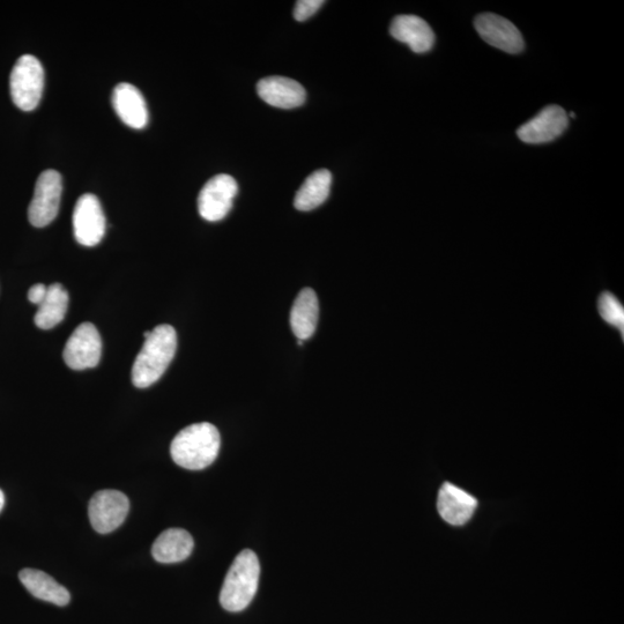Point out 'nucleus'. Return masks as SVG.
Listing matches in <instances>:
<instances>
[{"label": "nucleus", "mask_w": 624, "mask_h": 624, "mask_svg": "<svg viewBox=\"0 0 624 624\" xmlns=\"http://www.w3.org/2000/svg\"><path fill=\"white\" fill-rule=\"evenodd\" d=\"M319 317V303L315 291L303 289L293 304L291 326L297 340H307L314 336Z\"/></svg>", "instance_id": "nucleus-17"}, {"label": "nucleus", "mask_w": 624, "mask_h": 624, "mask_svg": "<svg viewBox=\"0 0 624 624\" xmlns=\"http://www.w3.org/2000/svg\"><path fill=\"white\" fill-rule=\"evenodd\" d=\"M221 447L219 430L211 423H195L181 430L170 445L174 462L191 471L204 470L218 458Z\"/></svg>", "instance_id": "nucleus-2"}, {"label": "nucleus", "mask_w": 624, "mask_h": 624, "mask_svg": "<svg viewBox=\"0 0 624 624\" xmlns=\"http://www.w3.org/2000/svg\"><path fill=\"white\" fill-rule=\"evenodd\" d=\"M237 192H239V187L234 177L221 174L211 178L199 193L200 217L210 222L225 219L232 210Z\"/></svg>", "instance_id": "nucleus-7"}, {"label": "nucleus", "mask_w": 624, "mask_h": 624, "mask_svg": "<svg viewBox=\"0 0 624 624\" xmlns=\"http://www.w3.org/2000/svg\"><path fill=\"white\" fill-rule=\"evenodd\" d=\"M130 502L122 492L104 489L94 494L89 502L88 515L93 529L107 534L118 529L128 516Z\"/></svg>", "instance_id": "nucleus-6"}, {"label": "nucleus", "mask_w": 624, "mask_h": 624, "mask_svg": "<svg viewBox=\"0 0 624 624\" xmlns=\"http://www.w3.org/2000/svg\"><path fill=\"white\" fill-rule=\"evenodd\" d=\"M192 536L182 529L162 532L152 547L154 559L160 563H177L187 560L193 551Z\"/></svg>", "instance_id": "nucleus-18"}, {"label": "nucleus", "mask_w": 624, "mask_h": 624, "mask_svg": "<svg viewBox=\"0 0 624 624\" xmlns=\"http://www.w3.org/2000/svg\"><path fill=\"white\" fill-rule=\"evenodd\" d=\"M47 291L48 287L44 286L43 284H37L29 289L28 300L34 304H37V306H40L43 300L46 299Z\"/></svg>", "instance_id": "nucleus-23"}, {"label": "nucleus", "mask_w": 624, "mask_h": 624, "mask_svg": "<svg viewBox=\"0 0 624 624\" xmlns=\"http://www.w3.org/2000/svg\"><path fill=\"white\" fill-rule=\"evenodd\" d=\"M257 93L267 104L280 109L301 107L307 99L306 89L297 81L285 77H269L260 80Z\"/></svg>", "instance_id": "nucleus-13"}, {"label": "nucleus", "mask_w": 624, "mask_h": 624, "mask_svg": "<svg viewBox=\"0 0 624 624\" xmlns=\"http://www.w3.org/2000/svg\"><path fill=\"white\" fill-rule=\"evenodd\" d=\"M481 39L508 54H519L525 47L522 34L511 21L494 13L480 14L474 21Z\"/></svg>", "instance_id": "nucleus-10"}, {"label": "nucleus", "mask_w": 624, "mask_h": 624, "mask_svg": "<svg viewBox=\"0 0 624 624\" xmlns=\"http://www.w3.org/2000/svg\"><path fill=\"white\" fill-rule=\"evenodd\" d=\"M597 308L601 319L614 329L624 332V308L621 301L613 293L604 292L598 297Z\"/></svg>", "instance_id": "nucleus-21"}, {"label": "nucleus", "mask_w": 624, "mask_h": 624, "mask_svg": "<svg viewBox=\"0 0 624 624\" xmlns=\"http://www.w3.org/2000/svg\"><path fill=\"white\" fill-rule=\"evenodd\" d=\"M19 578L21 584L37 599L57 606H66L70 603L71 596L68 589H65L46 572L24 569L20 571Z\"/></svg>", "instance_id": "nucleus-16"}, {"label": "nucleus", "mask_w": 624, "mask_h": 624, "mask_svg": "<svg viewBox=\"0 0 624 624\" xmlns=\"http://www.w3.org/2000/svg\"><path fill=\"white\" fill-rule=\"evenodd\" d=\"M69 308V294L61 284L48 287L46 299L39 306L34 321L37 328L50 330L63 322Z\"/></svg>", "instance_id": "nucleus-20"}, {"label": "nucleus", "mask_w": 624, "mask_h": 624, "mask_svg": "<svg viewBox=\"0 0 624 624\" xmlns=\"http://www.w3.org/2000/svg\"><path fill=\"white\" fill-rule=\"evenodd\" d=\"M478 501L464 489L445 482L437 499L438 514L444 522L453 526H463L470 522Z\"/></svg>", "instance_id": "nucleus-12"}, {"label": "nucleus", "mask_w": 624, "mask_h": 624, "mask_svg": "<svg viewBox=\"0 0 624 624\" xmlns=\"http://www.w3.org/2000/svg\"><path fill=\"white\" fill-rule=\"evenodd\" d=\"M145 339L132 368V383L138 389L150 388L160 380L177 349V334L170 325L158 326Z\"/></svg>", "instance_id": "nucleus-1"}, {"label": "nucleus", "mask_w": 624, "mask_h": 624, "mask_svg": "<svg viewBox=\"0 0 624 624\" xmlns=\"http://www.w3.org/2000/svg\"><path fill=\"white\" fill-rule=\"evenodd\" d=\"M101 355V336L91 323L78 326L66 343L63 353L66 366L73 370H86L98 366Z\"/></svg>", "instance_id": "nucleus-8"}, {"label": "nucleus", "mask_w": 624, "mask_h": 624, "mask_svg": "<svg viewBox=\"0 0 624 624\" xmlns=\"http://www.w3.org/2000/svg\"><path fill=\"white\" fill-rule=\"evenodd\" d=\"M324 4L323 0H300L296 3L294 18L297 21H306L314 16Z\"/></svg>", "instance_id": "nucleus-22"}, {"label": "nucleus", "mask_w": 624, "mask_h": 624, "mask_svg": "<svg viewBox=\"0 0 624 624\" xmlns=\"http://www.w3.org/2000/svg\"><path fill=\"white\" fill-rule=\"evenodd\" d=\"M260 563L257 555L245 549L236 556L220 592V604L228 612H242L254 600L259 584Z\"/></svg>", "instance_id": "nucleus-3"}, {"label": "nucleus", "mask_w": 624, "mask_h": 624, "mask_svg": "<svg viewBox=\"0 0 624 624\" xmlns=\"http://www.w3.org/2000/svg\"><path fill=\"white\" fill-rule=\"evenodd\" d=\"M4 505H5V496H4V493L2 492V489H0V512H2Z\"/></svg>", "instance_id": "nucleus-24"}, {"label": "nucleus", "mask_w": 624, "mask_h": 624, "mask_svg": "<svg viewBox=\"0 0 624 624\" xmlns=\"http://www.w3.org/2000/svg\"><path fill=\"white\" fill-rule=\"evenodd\" d=\"M44 88L43 66L33 55L21 56L13 66L10 77L14 104L24 111H32L42 98Z\"/></svg>", "instance_id": "nucleus-4"}, {"label": "nucleus", "mask_w": 624, "mask_h": 624, "mask_svg": "<svg viewBox=\"0 0 624 624\" xmlns=\"http://www.w3.org/2000/svg\"><path fill=\"white\" fill-rule=\"evenodd\" d=\"M569 125V118L560 106H548L520 126L517 135L526 144H546L563 135Z\"/></svg>", "instance_id": "nucleus-11"}, {"label": "nucleus", "mask_w": 624, "mask_h": 624, "mask_svg": "<svg viewBox=\"0 0 624 624\" xmlns=\"http://www.w3.org/2000/svg\"><path fill=\"white\" fill-rule=\"evenodd\" d=\"M76 240L84 247L98 245L106 234V217L98 197L87 193L78 199L73 212Z\"/></svg>", "instance_id": "nucleus-9"}, {"label": "nucleus", "mask_w": 624, "mask_h": 624, "mask_svg": "<svg viewBox=\"0 0 624 624\" xmlns=\"http://www.w3.org/2000/svg\"><path fill=\"white\" fill-rule=\"evenodd\" d=\"M303 343H304V341H303V340H297V344H299V346H302V345H303Z\"/></svg>", "instance_id": "nucleus-25"}, {"label": "nucleus", "mask_w": 624, "mask_h": 624, "mask_svg": "<svg viewBox=\"0 0 624 624\" xmlns=\"http://www.w3.org/2000/svg\"><path fill=\"white\" fill-rule=\"evenodd\" d=\"M62 191V176L56 170L48 169L37 178L34 197L28 208V219L34 227H46L56 219Z\"/></svg>", "instance_id": "nucleus-5"}, {"label": "nucleus", "mask_w": 624, "mask_h": 624, "mask_svg": "<svg viewBox=\"0 0 624 624\" xmlns=\"http://www.w3.org/2000/svg\"><path fill=\"white\" fill-rule=\"evenodd\" d=\"M390 34L397 41L407 44L416 54H425L435 44L432 27L416 16H398L393 19Z\"/></svg>", "instance_id": "nucleus-15"}, {"label": "nucleus", "mask_w": 624, "mask_h": 624, "mask_svg": "<svg viewBox=\"0 0 624 624\" xmlns=\"http://www.w3.org/2000/svg\"><path fill=\"white\" fill-rule=\"evenodd\" d=\"M331 185L332 175L329 170L321 169L312 173L296 193V210L309 212L324 204L330 196Z\"/></svg>", "instance_id": "nucleus-19"}, {"label": "nucleus", "mask_w": 624, "mask_h": 624, "mask_svg": "<svg viewBox=\"0 0 624 624\" xmlns=\"http://www.w3.org/2000/svg\"><path fill=\"white\" fill-rule=\"evenodd\" d=\"M113 106L121 121L132 129H144L148 123V109L143 94L128 83L117 85L113 93Z\"/></svg>", "instance_id": "nucleus-14"}]
</instances>
